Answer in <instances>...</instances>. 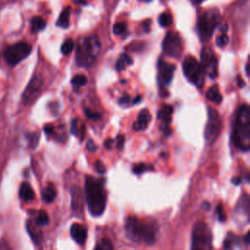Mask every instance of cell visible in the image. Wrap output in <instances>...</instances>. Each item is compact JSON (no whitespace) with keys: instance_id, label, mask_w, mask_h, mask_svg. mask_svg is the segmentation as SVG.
Listing matches in <instances>:
<instances>
[{"instance_id":"6da1fadb","label":"cell","mask_w":250,"mask_h":250,"mask_svg":"<svg viewBox=\"0 0 250 250\" xmlns=\"http://www.w3.org/2000/svg\"><path fill=\"white\" fill-rule=\"evenodd\" d=\"M127 237L136 243L152 244L156 238L157 226L150 220H140L137 217H128L125 223Z\"/></svg>"},{"instance_id":"7a4b0ae2","label":"cell","mask_w":250,"mask_h":250,"mask_svg":"<svg viewBox=\"0 0 250 250\" xmlns=\"http://www.w3.org/2000/svg\"><path fill=\"white\" fill-rule=\"evenodd\" d=\"M85 194L88 209L92 216H101L105 208L106 193L104 181L87 176L85 179Z\"/></svg>"},{"instance_id":"3957f363","label":"cell","mask_w":250,"mask_h":250,"mask_svg":"<svg viewBox=\"0 0 250 250\" xmlns=\"http://www.w3.org/2000/svg\"><path fill=\"white\" fill-rule=\"evenodd\" d=\"M232 141L241 150L247 151L250 147V110L247 104L241 105L237 110Z\"/></svg>"},{"instance_id":"277c9868","label":"cell","mask_w":250,"mask_h":250,"mask_svg":"<svg viewBox=\"0 0 250 250\" xmlns=\"http://www.w3.org/2000/svg\"><path fill=\"white\" fill-rule=\"evenodd\" d=\"M101 49V44L97 36L92 35L82 38L76 48V63L82 67H89L96 62Z\"/></svg>"},{"instance_id":"5b68a950","label":"cell","mask_w":250,"mask_h":250,"mask_svg":"<svg viewBox=\"0 0 250 250\" xmlns=\"http://www.w3.org/2000/svg\"><path fill=\"white\" fill-rule=\"evenodd\" d=\"M220 21V13L216 9H209L202 13L197 21V31L202 40H208Z\"/></svg>"},{"instance_id":"8992f818","label":"cell","mask_w":250,"mask_h":250,"mask_svg":"<svg viewBox=\"0 0 250 250\" xmlns=\"http://www.w3.org/2000/svg\"><path fill=\"white\" fill-rule=\"evenodd\" d=\"M183 71L186 78L197 87L204 84V72L199 62L192 56H188L183 62Z\"/></svg>"},{"instance_id":"52a82bcc","label":"cell","mask_w":250,"mask_h":250,"mask_svg":"<svg viewBox=\"0 0 250 250\" xmlns=\"http://www.w3.org/2000/svg\"><path fill=\"white\" fill-rule=\"evenodd\" d=\"M31 52V46L26 42H18L16 44L8 46L3 53L5 62L14 66L20 62L24 60Z\"/></svg>"},{"instance_id":"ba28073f","label":"cell","mask_w":250,"mask_h":250,"mask_svg":"<svg viewBox=\"0 0 250 250\" xmlns=\"http://www.w3.org/2000/svg\"><path fill=\"white\" fill-rule=\"evenodd\" d=\"M212 235L207 225L197 223L192 231V249L191 250H212Z\"/></svg>"},{"instance_id":"9c48e42d","label":"cell","mask_w":250,"mask_h":250,"mask_svg":"<svg viewBox=\"0 0 250 250\" xmlns=\"http://www.w3.org/2000/svg\"><path fill=\"white\" fill-rule=\"evenodd\" d=\"M208 119L204 131V138L207 144H213L219 137L222 130V120L218 111L209 106L208 107Z\"/></svg>"},{"instance_id":"30bf717a","label":"cell","mask_w":250,"mask_h":250,"mask_svg":"<svg viewBox=\"0 0 250 250\" xmlns=\"http://www.w3.org/2000/svg\"><path fill=\"white\" fill-rule=\"evenodd\" d=\"M183 49V43L180 35L175 31H168L162 42L164 54L171 58H179Z\"/></svg>"},{"instance_id":"8fae6325","label":"cell","mask_w":250,"mask_h":250,"mask_svg":"<svg viewBox=\"0 0 250 250\" xmlns=\"http://www.w3.org/2000/svg\"><path fill=\"white\" fill-rule=\"evenodd\" d=\"M200 65L205 74L214 79L217 77V58L210 47H203L200 53Z\"/></svg>"},{"instance_id":"7c38bea8","label":"cell","mask_w":250,"mask_h":250,"mask_svg":"<svg viewBox=\"0 0 250 250\" xmlns=\"http://www.w3.org/2000/svg\"><path fill=\"white\" fill-rule=\"evenodd\" d=\"M176 66L172 63L164 62L162 60L158 61L157 63V83L159 87L164 88L168 86L173 79Z\"/></svg>"},{"instance_id":"4fadbf2b","label":"cell","mask_w":250,"mask_h":250,"mask_svg":"<svg viewBox=\"0 0 250 250\" xmlns=\"http://www.w3.org/2000/svg\"><path fill=\"white\" fill-rule=\"evenodd\" d=\"M43 85V80L41 76L39 75H34L31 80L29 81L28 85L26 86L23 94H22V103L24 104H30L36 96L39 94L41 88Z\"/></svg>"},{"instance_id":"5bb4252c","label":"cell","mask_w":250,"mask_h":250,"mask_svg":"<svg viewBox=\"0 0 250 250\" xmlns=\"http://www.w3.org/2000/svg\"><path fill=\"white\" fill-rule=\"evenodd\" d=\"M70 235L78 244H83L87 238V229L80 224H73L70 228Z\"/></svg>"},{"instance_id":"9a60e30c","label":"cell","mask_w":250,"mask_h":250,"mask_svg":"<svg viewBox=\"0 0 250 250\" xmlns=\"http://www.w3.org/2000/svg\"><path fill=\"white\" fill-rule=\"evenodd\" d=\"M150 121V113L147 109H143L140 111L139 116L137 121L133 124V129L135 131H140V130H146L148 123Z\"/></svg>"},{"instance_id":"2e32d148","label":"cell","mask_w":250,"mask_h":250,"mask_svg":"<svg viewBox=\"0 0 250 250\" xmlns=\"http://www.w3.org/2000/svg\"><path fill=\"white\" fill-rule=\"evenodd\" d=\"M19 194H20V198L23 202H30L35 197V194H34V191H33L31 186L26 182L21 183V185L20 186Z\"/></svg>"},{"instance_id":"e0dca14e","label":"cell","mask_w":250,"mask_h":250,"mask_svg":"<svg viewBox=\"0 0 250 250\" xmlns=\"http://www.w3.org/2000/svg\"><path fill=\"white\" fill-rule=\"evenodd\" d=\"M70 132L76 136L79 137L80 140L84 139L85 136V126L83 124V122L79 119V118H74L71 121V125H70Z\"/></svg>"},{"instance_id":"ac0fdd59","label":"cell","mask_w":250,"mask_h":250,"mask_svg":"<svg viewBox=\"0 0 250 250\" xmlns=\"http://www.w3.org/2000/svg\"><path fill=\"white\" fill-rule=\"evenodd\" d=\"M206 98L208 101L210 102H213L217 104H221L222 100H223V97L219 91V87L217 85H214L212 87H210L206 93Z\"/></svg>"},{"instance_id":"d6986e66","label":"cell","mask_w":250,"mask_h":250,"mask_svg":"<svg viewBox=\"0 0 250 250\" xmlns=\"http://www.w3.org/2000/svg\"><path fill=\"white\" fill-rule=\"evenodd\" d=\"M173 112V107L168 104H164L158 111V118L162 120V124L169 125L171 120V114Z\"/></svg>"},{"instance_id":"ffe728a7","label":"cell","mask_w":250,"mask_h":250,"mask_svg":"<svg viewBox=\"0 0 250 250\" xmlns=\"http://www.w3.org/2000/svg\"><path fill=\"white\" fill-rule=\"evenodd\" d=\"M37 228H39L37 225H35L34 223H32L31 221H28L26 223V229L28 231V233L30 234L31 238L33 239L34 242L39 243L41 241V231L39 229H37Z\"/></svg>"},{"instance_id":"44dd1931","label":"cell","mask_w":250,"mask_h":250,"mask_svg":"<svg viewBox=\"0 0 250 250\" xmlns=\"http://www.w3.org/2000/svg\"><path fill=\"white\" fill-rule=\"evenodd\" d=\"M69 14H70V7L64 8L62 11V13L57 21V25L60 27H62V28H66L69 25Z\"/></svg>"},{"instance_id":"7402d4cb","label":"cell","mask_w":250,"mask_h":250,"mask_svg":"<svg viewBox=\"0 0 250 250\" xmlns=\"http://www.w3.org/2000/svg\"><path fill=\"white\" fill-rule=\"evenodd\" d=\"M132 63H133L132 58H131L129 55H127V54L124 53V54H121V55H120L118 61L116 62V63H115V68H116V70H118V71H122V70L126 67V65H130V64H132Z\"/></svg>"},{"instance_id":"603a6c76","label":"cell","mask_w":250,"mask_h":250,"mask_svg":"<svg viewBox=\"0 0 250 250\" xmlns=\"http://www.w3.org/2000/svg\"><path fill=\"white\" fill-rule=\"evenodd\" d=\"M56 193L57 192H56V188H54V186L49 185L42 191V199L46 203H51L55 199Z\"/></svg>"},{"instance_id":"cb8c5ba5","label":"cell","mask_w":250,"mask_h":250,"mask_svg":"<svg viewBox=\"0 0 250 250\" xmlns=\"http://www.w3.org/2000/svg\"><path fill=\"white\" fill-rule=\"evenodd\" d=\"M45 26H46V22H45V21L42 18L34 17L31 20V31L32 32L40 31V30L44 29Z\"/></svg>"},{"instance_id":"d4e9b609","label":"cell","mask_w":250,"mask_h":250,"mask_svg":"<svg viewBox=\"0 0 250 250\" xmlns=\"http://www.w3.org/2000/svg\"><path fill=\"white\" fill-rule=\"evenodd\" d=\"M34 224L37 225L38 227L47 226V225L49 224V216H48V214H47L44 210L39 211V212L37 213L36 217H35Z\"/></svg>"},{"instance_id":"484cf974","label":"cell","mask_w":250,"mask_h":250,"mask_svg":"<svg viewBox=\"0 0 250 250\" xmlns=\"http://www.w3.org/2000/svg\"><path fill=\"white\" fill-rule=\"evenodd\" d=\"M172 16L169 13H162L158 18V22L162 27H168L172 24Z\"/></svg>"},{"instance_id":"4316f807","label":"cell","mask_w":250,"mask_h":250,"mask_svg":"<svg viewBox=\"0 0 250 250\" xmlns=\"http://www.w3.org/2000/svg\"><path fill=\"white\" fill-rule=\"evenodd\" d=\"M86 83H87V77L82 74H78L71 79V84L73 85L74 89H78L79 87L86 85Z\"/></svg>"},{"instance_id":"83f0119b","label":"cell","mask_w":250,"mask_h":250,"mask_svg":"<svg viewBox=\"0 0 250 250\" xmlns=\"http://www.w3.org/2000/svg\"><path fill=\"white\" fill-rule=\"evenodd\" d=\"M73 48H74L73 40H72V39H66V40L62 43V47H61V52H62V55L67 56L68 54L71 53V51L73 50Z\"/></svg>"},{"instance_id":"f1b7e54d","label":"cell","mask_w":250,"mask_h":250,"mask_svg":"<svg viewBox=\"0 0 250 250\" xmlns=\"http://www.w3.org/2000/svg\"><path fill=\"white\" fill-rule=\"evenodd\" d=\"M94 250H113V246L109 239L104 238L96 245Z\"/></svg>"},{"instance_id":"f546056e","label":"cell","mask_w":250,"mask_h":250,"mask_svg":"<svg viewBox=\"0 0 250 250\" xmlns=\"http://www.w3.org/2000/svg\"><path fill=\"white\" fill-rule=\"evenodd\" d=\"M127 32V24L125 22H116L113 25V33L115 35H122Z\"/></svg>"},{"instance_id":"4dcf8cb0","label":"cell","mask_w":250,"mask_h":250,"mask_svg":"<svg viewBox=\"0 0 250 250\" xmlns=\"http://www.w3.org/2000/svg\"><path fill=\"white\" fill-rule=\"evenodd\" d=\"M71 206H72V209L73 210H76L78 209V206L79 208L81 209V202H80V194H79V190L76 191V193L72 192V200H71Z\"/></svg>"},{"instance_id":"1f68e13d","label":"cell","mask_w":250,"mask_h":250,"mask_svg":"<svg viewBox=\"0 0 250 250\" xmlns=\"http://www.w3.org/2000/svg\"><path fill=\"white\" fill-rule=\"evenodd\" d=\"M228 42H229V37L227 33H222L216 38V44L218 47H224L228 44Z\"/></svg>"},{"instance_id":"d6a6232c","label":"cell","mask_w":250,"mask_h":250,"mask_svg":"<svg viewBox=\"0 0 250 250\" xmlns=\"http://www.w3.org/2000/svg\"><path fill=\"white\" fill-rule=\"evenodd\" d=\"M84 113H85V116L90 120H98L101 117V115L99 113H97V112H95V111H93L89 108H85Z\"/></svg>"},{"instance_id":"836d02e7","label":"cell","mask_w":250,"mask_h":250,"mask_svg":"<svg viewBox=\"0 0 250 250\" xmlns=\"http://www.w3.org/2000/svg\"><path fill=\"white\" fill-rule=\"evenodd\" d=\"M149 169V167L147 166V165H146V164H144V163H139V164H136L134 167H133V172L135 173V174H142V173H144L145 171H146V170H148Z\"/></svg>"},{"instance_id":"e575fe53","label":"cell","mask_w":250,"mask_h":250,"mask_svg":"<svg viewBox=\"0 0 250 250\" xmlns=\"http://www.w3.org/2000/svg\"><path fill=\"white\" fill-rule=\"evenodd\" d=\"M27 139L29 141V145L31 146V147H35L38 144L39 135L37 133H31V134L27 135Z\"/></svg>"},{"instance_id":"d590c367","label":"cell","mask_w":250,"mask_h":250,"mask_svg":"<svg viewBox=\"0 0 250 250\" xmlns=\"http://www.w3.org/2000/svg\"><path fill=\"white\" fill-rule=\"evenodd\" d=\"M216 213L218 215V220L220 222H224L226 220V213H225L224 207H223V205L221 203L218 204V206L216 208Z\"/></svg>"},{"instance_id":"8d00e7d4","label":"cell","mask_w":250,"mask_h":250,"mask_svg":"<svg viewBox=\"0 0 250 250\" xmlns=\"http://www.w3.org/2000/svg\"><path fill=\"white\" fill-rule=\"evenodd\" d=\"M233 242H234V236L231 233H229L228 235V237L224 241V249L225 250H229L232 246Z\"/></svg>"},{"instance_id":"74e56055","label":"cell","mask_w":250,"mask_h":250,"mask_svg":"<svg viewBox=\"0 0 250 250\" xmlns=\"http://www.w3.org/2000/svg\"><path fill=\"white\" fill-rule=\"evenodd\" d=\"M94 167H95V169H96V171H97L98 173L104 174V173L105 172V166H104V164L102 161H100V160H97V161L95 162Z\"/></svg>"},{"instance_id":"f35d334b","label":"cell","mask_w":250,"mask_h":250,"mask_svg":"<svg viewBox=\"0 0 250 250\" xmlns=\"http://www.w3.org/2000/svg\"><path fill=\"white\" fill-rule=\"evenodd\" d=\"M130 101H131L130 96H129L127 93H125V94H123V96L119 99L118 103H119V104H128L130 103Z\"/></svg>"},{"instance_id":"ab89813d","label":"cell","mask_w":250,"mask_h":250,"mask_svg":"<svg viewBox=\"0 0 250 250\" xmlns=\"http://www.w3.org/2000/svg\"><path fill=\"white\" fill-rule=\"evenodd\" d=\"M0 250H13V249L10 246V244L8 243V241L6 239L2 238L0 240Z\"/></svg>"},{"instance_id":"60d3db41","label":"cell","mask_w":250,"mask_h":250,"mask_svg":"<svg viewBox=\"0 0 250 250\" xmlns=\"http://www.w3.org/2000/svg\"><path fill=\"white\" fill-rule=\"evenodd\" d=\"M44 132H45L46 135L51 136V135H53L54 132H55V127H54L53 125H51V124H46V125L44 126Z\"/></svg>"},{"instance_id":"b9f144b4","label":"cell","mask_w":250,"mask_h":250,"mask_svg":"<svg viewBox=\"0 0 250 250\" xmlns=\"http://www.w3.org/2000/svg\"><path fill=\"white\" fill-rule=\"evenodd\" d=\"M86 148H87L89 151L94 152V151L96 150V148H97V146H96L94 141H92L91 139H89V140L87 141V143H86Z\"/></svg>"},{"instance_id":"7bdbcfd3","label":"cell","mask_w":250,"mask_h":250,"mask_svg":"<svg viewBox=\"0 0 250 250\" xmlns=\"http://www.w3.org/2000/svg\"><path fill=\"white\" fill-rule=\"evenodd\" d=\"M124 136L123 135H118L116 137V146L118 148H122L123 147V145H124Z\"/></svg>"},{"instance_id":"ee69618b","label":"cell","mask_w":250,"mask_h":250,"mask_svg":"<svg viewBox=\"0 0 250 250\" xmlns=\"http://www.w3.org/2000/svg\"><path fill=\"white\" fill-rule=\"evenodd\" d=\"M150 20H146V21L143 22V25H144V28H145V31L146 32H148L149 31V25H150Z\"/></svg>"},{"instance_id":"f6af8a7d","label":"cell","mask_w":250,"mask_h":250,"mask_svg":"<svg viewBox=\"0 0 250 250\" xmlns=\"http://www.w3.org/2000/svg\"><path fill=\"white\" fill-rule=\"evenodd\" d=\"M112 144H113V140L112 139H106L105 141H104V146L106 147V148H111V146H112Z\"/></svg>"},{"instance_id":"bcb514c9","label":"cell","mask_w":250,"mask_h":250,"mask_svg":"<svg viewBox=\"0 0 250 250\" xmlns=\"http://www.w3.org/2000/svg\"><path fill=\"white\" fill-rule=\"evenodd\" d=\"M236 80H237V84H238V86H239L240 88H242V87L245 86V82H244L243 79H241L239 76L236 78Z\"/></svg>"},{"instance_id":"7dc6e473","label":"cell","mask_w":250,"mask_h":250,"mask_svg":"<svg viewBox=\"0 0 250 250\" xmlns=\"http://www.w3.org/2000/svg\"><path fill=\"white\" fill-rule=\"evenodd\" d=\"M72 2L74 4H79V5H86L87 4V0H72Z\"/></svg>"},{"instance_id":"c3c4849f","label":"cell","mask_w":250,"mask_h":250,"mask_svg":"<svg viewBox=\"0 0 250 250\" xmlns=\"http://www.w3.org/2000/svg\"><path fill=\"white\" fill-rule=\"evenodd\" d=\"M169 95V93H168V91L167 90H161V92H160V96L162 97V98H166L167 96Z\"/></svg>"},{"instance_id":"681fc988","label":"cell","mask_w":250,"mask_h":250,"mask_svg":"<svg viewBox=\"0 0 250 250\" xmlns=\"http://www.w3.org/2000/svg\"><path fill=\"white\" fill-rule=\"evenodd\" d=\"M240 182H241L240 178H233V179H232V183L235 184V185H238Z\"/></svg>"},{"instance_id":"f907efd6","label":"cell","mask_w":250,"mask_h":250,"mask_svg":"<svg viewBox=\"0 0 250 250\" xmlns=\"http://www.w3.org/2000/svg\"><path fill=\"white\" fill-rule=\"evenodd\" d=\"M141 100H142V97H141V96H137L136 99L133 101V104H138Z\"/></svg>"},{"instance_id":"816d5d0a","label":"cell","mask_w":250,"mask_h":250,"mask_svg":"<svg viewBox=\"0 0 250 250\" xmlns=\"http://www.w3.org/2000/svg\"><path fill=\"white\" fill-rule=\"evenodd\" d=\"M191 3H193L194 5H198V4H200L202 1H204V0H189Z\"/></svg>"},{"instance_id":"f5cc1de1","label":"cell","mask_w":250,"mask_h":250,"mask_svg":"<svg viewBox=\"0 0 250 250\" xmlns=\"http://www.w3.org/2000/svg\"><path fill=\"white\" fill-rule=\"evenodd\" d=\"M245 243H246V244L249 243V233H247L246 236H245Z\"/></svg>"},{"instance_id":"db71d44e","label":"cell","mask_w":250,"mask_h":250,"mask_svg":"<svg viewBox=\"0 0 250 250\" xmlns=\"http://www.w3.org/2000/svg\"><path fill=\"white\" fill-rule=\"evenodd\" d=\"M248 67H249V64L246 63V66H245V71H246V75L248 76L249 75V72H248Z\"/></svg>"},{"instance_id":"11a10c76","label":"cell","mask_w":250,"mask_h":250,"mask_svg":"<svg viewBox=\"0 0 250 250\" xmlns=\"http://www.w3.org/2000/svg\"><path fill=\"white\" fill-rule=\"evenodd\" d=\"M140 1H143V2H150L151 0H140Z\"/></svg>"}]
</instances>
